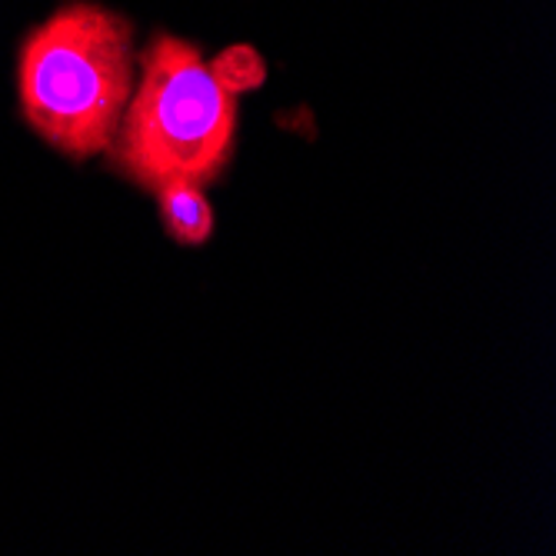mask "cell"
<instances>
[{
  "label": "cell",
  "mask_w": 556,
  "mask_h": 556,
  "mask_svg": "<svg viewBox=\"0 0 556 556\" xmlns=\"http://www.w3.org/2000/svg\"><path fill=\"white\" fill-rule=\"evenodd\" d=\"M134 93V30L127 17L71 4L43 21L21 50L27 124L74 161L111 150Z\"/></svg>",
  "instance_id": "obj_1"
},
{
  "label": "cell",
  "mask_w": 556,
  "mask_h": 556,
  "mask_svg": "<svg viewBox=\"0 0 556 556\" xmlns=\"http://www.w3.org/2000/svg\"><path fill=\"white\" fill-rule=\"evenodd\" d=\"M233 130L237 93L220 84L197 43L157 34L140 50V87L127 100L111 157L143 190L204 187L227 167Z\"/></svg>",
  "instance_id": "obj_2"
},
{
  "label": "cell",
  "mask_w": 556,
  "mask_h": 556,
  "mask_svg": "<svg viewBox=\"0 0 556 556\" xmlns=\"http://www.w3.org/2000/svg\"><path fill=\"white\" fill-rule=\"evenodd\" d=\"M157 214L177 243L197 247L214 233V211L207 197L193 184H167L157 190Z\"/></svg>",
  "instance_id": "obj_3"
},
{
  "label": "cell",
  "mask_w": 556,
  "mask_h": 556,
  "mask_svg": "<svg viewBox=\"0 0 556 556\" xmlns=\"http://www.w3.org/2000/svg\"><path fill=\"white\" fill-rule=\"evenodd\" d=\"M214 74L220 77V84L230 90V93H243V90H254L257 84H264V61L254 47H247V43H237V47H227L224 54L211 64Z\"/></svg>",
  "instance_id": "obj_4"
}]
</instances>
